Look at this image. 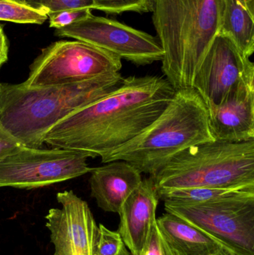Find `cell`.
Masks as SVG:
<instances>
[{
    "instance_id": "obj_1",
    "label": "cell",
    "mask_w": 254,
    "mask_h": 255,
    "mask_svg": "<svg viewBox=\"0 0 254 255\" xmlns=\"http://www.w3.org/2000/svg\"><path fill=\"white\" fill-rule=\"evenodd\" d=\"M174 91L164 76L124 78L122 85L100 100L54 126L44 143L95 158L129 142L165 110Z\"/></svg>"
},
{
    "instance_id": "obj_2",
    "label": "cell",
    "mask_w": 254,
    "mask_h": 255,
    "mask_svg": "<svg viewBox=\"0 0 254 255\" xmlns=\"http://www.w3.org/2000/svg\"><path fill=\"white\" fill-rule=\"evenodd\" d=\"M121 73L103 75L73 85L31 88L0 83V127L19 143L41 148L46 133L76 111L119 88Z\"/></svg>"
},
{
    "instance_id": "obj_3",
    "label": "cell",
    "mask_w": 254,
    "mask_h": 255,
    "mask_svg": "<svg viewBox=\"0 0 254 255\" xmlns=\"http://www.w3.org/2000/svg\"><path fill=\"white\" fill-rule=\"evenodd\" d=\"M153 22L164 51L162 71L174 91L192 88L221 29L220 0H154Z\"/></svg>"
},
{
    "instance_id": "obj_4",
    "label": "cell",
    "mask_w": 254,
    "mask_h": 255,
    "mask_svg": "<svg viewBox=\"0 0 254 255\" xmlns=\"http://www.w3.org/2000/svg\"><path fill=\"white\" fill-rule=\"evenodd\" d=\"M215 140L208 109L193 88L174 92L161 115L134 139L101 157L102 163L124 160L154 177L174 156L203 142Z\"/></svg>"
},
{
    "instance_id": "obj_5",
    "label": "cell",
    "mask_w": 254,
    "mask_h": 255,
    "mask_svg": "<svg viewBox=\"0 0 254 255\" xmlns=\"http://www.w3.org/2000/svg\"><path fill=\"white\" fill-rule=\"evenodd\" d=\"M157 190L254 186V139L192 145L152 177Z\"/></svg>"
},
{
    "instance_id": "obj_6",
    "label": "cell",
    "mask_w": 254,
    "mask_h": 255,
    "mask_svg": "<svg viewBox=\"0 0 254 255\" xmlns=\"http://www.w3.org/2000/svg\"><path fill=\"white\" fill-rule=\"evenodd\" d=\"M117 55L80 40H60L42 49L29 67L25 86H65L110 73H119Z\"/></svg>"
},
{
    "instance_id": "obj_7",
    "label": "cell",
    "mask_w": 254,
    "mask_h": 255,
    "mask_svg": "<svg viewBox=\"0 0 254 255\" xmlns=\"http://www.w3.org/2000/svg\"><path fill=\"white\" fill-rule=\"evenodd\" d=\"M89 156L79 151L22 145L0 160V187L35 189L89 173Z\"/></svg>"
},
{
    "instance_id": "obj_8",
    "label": "cell",
    "mask_w": 254,
    "mask_h": 255,
    "mask_svg": "<svg viewBox=\"0 0 254 255\" xmlns=\"http://www.w3.org/2000/svg\"><path fill=\"white\" fill-rule=\"evenodd\" d=\"M164 208L228 245L254 253V196L201 204L164 202Z\"/></svg>"
},
{
    "instance_id": "obj_9",
    "label": "cell",
    "mask_w": 254,
    "mask_h": 255,
    "mask_svg": "<svg viewBox=\"0 0 254 255\" xmlns=\"http://www.w3.org/2000/svg\"><path fill=\"white\" fill-rule=\"evenodd\" d=\"M55 35L89 43L138 66L161 61L164 57L158 37L92 13L68 26L55 29Z\"/></svg>"
},
{
    "instance_id": "obj_10",
    "label": "cell",
    "mask_w": 254,
    "mask_h": 255,
    "mask_svg": "<svg viewBox=\"0 0 254 255\" xmlns=\"http://www.w3.org/2000/svg\"><path fill=\"white\" fill-rule=\"evenodd\" d=\"M254 79V64L227 36L219 34L206 54L192 88L206 106L220 103L238 84Z\"/></svg>"
},
{
    "instance_id": "obj_11",
    "label": "cell",
    "mask_w": 254,
    "mask_h": 255,
    "mask_svg": "<svg viewBox=\"0 0 254 255\" xmlns=\"http://www.w3.org/2000/svg\"><path fill=\"white\" fill-rule=\"evenodd\" d=\"M61 208L46 214L54 255H95L98 226L89 205L72 190L57 194Z\"/></svg>"
},
{
    "instance_id": "obj_12",
    "label": "cell",
    "mask_w": 254,
    "mask_h": 255,
    "mask_svg": "<svg viewBox=\"0 0 254 255\" xmlns=\"http://www.w3.org/2000/svg\"><path fill=\"white\" fill-rule=\"evenodd\" d=\"M207 108L215 139L231 142L254 139V79L240 82L219 104Z\"/></svg>"
},
{
    "instance_id": "obj_13",
    "label": "cell",
    "mask_w": 254,
    "mask_h": 255,
    "mask_svg": "<svg viewBox=\"0 0 254 255\" xmlns=\"http://www.w3.org/2000/svg\"><path fill=\"white\" fill-rule=\"evenodd\" d=\"M159 203L152 177L144 178L121 208L118 232L131 255H142L152 226L156 222Z\"/></svg>"
},
{
    "instance_id": "obj_14",
    "label": "cell",
    "mask_w": 254,
    "mask_h": 255,
    "mask_svg": "<svg viewBox=\"0 0 254 255\" xmlns=\"http://www.w3.org/2000/svg\"><path fill=\"white\" fill-rule=\"evenodd\" d=\"M142 181L141 172L128 162H108L91 170V196L103 211L119 214L127 198Z\"/></svg>"
},
{
    "instance_id": "obj_15",
    "label": "cell",
    "mask_w": 254,
    "mask_h": 255,
    "mask_svg": "<svg viewBox=\"0 0 254 255\" xmlns=\"http://www.w3.org/2000/svg\"><path fill=\"white\" fill-rule=\"evenodd\" d=\"M163 237L177 255H210L220 247L219 240L174 214L157 219Z\"/></svg>"
},
{
    "instance_id": "obj_16",
    "label": "cell",
    "mask_w": 254,
    "mask_h": 255,
    "mask_svg": "<svg viewBox=\"0 0 254 255\" xmlns=\"http://www.w3.org/2000/svg\"><path fill=\"white\" fill-rule=\"evenodd\" d=\"M219 34L229 37L246 56L254 52V15L240 0H220Z\"/></svg>"
},
{
    "instance_id": "obj_17",
    "label": "cell",
    "mask_w": 254,
    "mask_h": 255,
    "mask_svg": "<svg viewBox=\"0 0 254 255\" xmlns=\"http://www.w3.org/2000/svg\"><path fill=\"white\" fill-rule=\"evenodd\" d=\"M157 191L159 199L164 202L201 204L231 198L254 196V186L240 187H198Z\"/></svg>"
},
{
    "instance_id": "obj_18",
    "label": "cell",
    "mask_w": 254,
    "mask_h": 255,
    "mask_svg": "<svg viewBox=\"0 0 254 255\" xmlns=\"http://www.w3.org/2000/svg\"><path fill=\"white\" fill-rule=\"evenodd\" d=\"M47 19L46 13L30 7L24 1L0 0V21L42 25Z\"/></svg>"
},
{
    "instance_id": "obj_19",
    "label": "cell",
    "mask_w": 254,
    "mask_h": 255,
    "mask_svg": "<svg viewBox=\"0 0 254 255\" xmlns=\"http://www.w3.org/2000/svg\"><path fill=\"white\" fill-rule=\"evenodd\" d=\"M154 0H92V9L109 14H119L124 12L146 13L152 11Z\"/></svg>"
},
{
    "instance_id": "obj_20",
    "label": "cell",
    "mask_w": 254,
    "mask_h": 255,
    "mask_svg": "<svg viewBox=\"0 0 254 255\" xmlns=\"http://www.w3.org/2000/svg\"><path fill=\"white\" fill-rule=\"evenodd\" d=\"M24 2L47 15L67 10H92V0H25Z\"/></svg>"
},
{
    "instance_id": "obj_21",
    "label": "cell",
    "mask_w": 254,
    "mask_h": 255,
    "mask_svg": "<svg viewBox=\"0 0 254 255\" xmlns=\"http://www.w3.org/2000/svg\"><path fill=\"white\" fill-rule=\"evenodd\" d=\"M124 247L125 244L119 232L99 225L95 255H117Z\"/></svg>"
},
{
    "instance_id": "obj_22",
    "label": "cell",
    "mask_w": 254,
    "mask_h": 255,
    "mask_svg": "<svg viewBox=\"0 0 254 255\" xmlns=\"http://www.w3.org/2000/svg\"><path fill=\"white\" fill-rule=\"evenodd\" d=\"M142 255H177L163 237L157 222L152 226Z\"/></svg>"
},
{
    "instance_id": "obj_23",
    "label": "cell",
    "mask_w": 254,
    "mask_h": 255,
    "mask_svg": "<svg viewBox=\"0 0 254 255\" xmlns=\"http://www.w3.org/2000/svg\"><path fill=\"white\" fill-rule=\"evenodd\" d=\"M91 9H77V10H67L64 11L56 12L48 15L49 20V26L51 28H64L72 25L77 21L86 17L92 13Z\"/></svg>"
},
{
    "instance_id": "obj_24",
    "label": "cell",
    "mask_w": 254,
    "mask_h": 255,
    "mask_svg": "<svg viewBox=\"0 0 254 255\" xmlns=\"http://www.w3.org/2000/svg\"><path fill=\"white\" fill-rule=\"evenodd\" d=\"M22 146V144L0 127V160L17 151Z\"/></svg>"
},
{
    "instance_id": "obj_25",
    "label": "cell",
    "mask_w": 254,
    "mask_h": 255,
    "mask_svg": "<svg viewBox=\"0 0 254 255\" xmlns=\"http://www.w3.org/2000/svg\"><path fill=\"white\" fill-rule=\"evenodd\" d=\"M219 241L221 243L220 247L210 255H254V253L235 248V247L228 245L222 241Z\"/></svg>"
},
{
    "instance_id": "obj_26",
    "label": "cell",
    "mask_w": 254,
    "mask_h": 255,
    "mask_svg": "<svg viewBox=\"0 0 254 255\" xmlns=\"http://www.w3.org/2000/svg\"><path fill=\"white\" fill-rule=\"evenodd\" d=\"M8 59V44L3 27L0 25V68Z\"/></svg>"
},
{
    "instance_id": "obj_27",
    "label": "cell",
    "mask_w": 254,
    "mask_h": 255,
    "mask_svg": "<svg viewBox=\"0 0 254 255\" xmlns=\"http://www.w3.org/2000/svg\"><path fill=\"white\" fill-rule=\"evenodd\" d=\"M252 14L254 15V0H240Z\"/></svg>"
},
{
    "instance_id": "obj_28",
    "label": "cell",
    "mask_w": 254,
    "mask_h": 255,
    "mask_svg": "<svg viewBox=\"0 0 254 255\" xmlns=\"http://www.w3.org/2000/svg\"><path fill=\"white\" fill-rule=\"evenodd\" d=\"M117 255H131L130 252H128V249L126 248V247H124L121 250L120 253H119Z\"/></svg>"
},
{
    "instance_id": "obj_29",
    "label": "cell",
    "mask_w": 254,
    "mask_h": 255,
    "mask_svg": "<svg viewBox=\"0 0 254 255\" xmlns=\"http://www.w3.org/2000/svg\"><path fill=\"white\" fill-rule=\"evenodd\" d=\"M16 1H25V0H16Z\"/></svg>"
}]
</instances>
